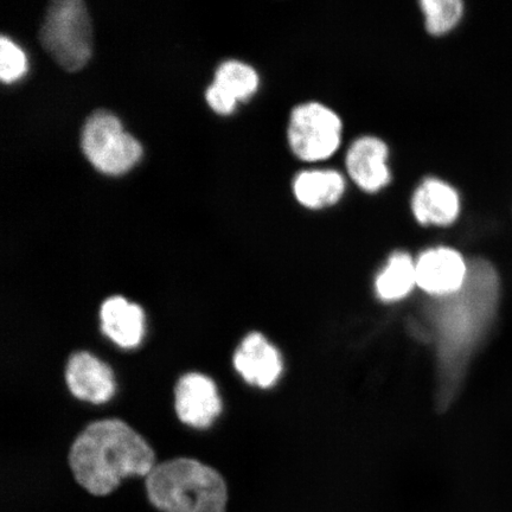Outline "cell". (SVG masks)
Listing matches in <instances>:
<instances>
[{"mask_svg": "<svg viewBox=\"0 0 512 512\" xmlns=\"http://www.w3.org/2000/svg\"><path fill=\"white\" fill-rule=\"evenodd\" d=\"M345 179L336 170H305L293 179V194L303 207L325 209L342 200Z\"/></svg>", "mask_w": 512, "mask_h": 512, "instance_id": "cell-14", "label": "cell"}, {"mask_svg": "<svg viewBox=\"0 0 512 512\" xmlns=\"http://www.w3.org/2000/svg\"><path fill=\"white\" fill-rule=\"evenodd\" d=\"M416 283V266L412 256L405 252L390 255L386 266L377 275L375 291L382 302H398L412 292Z\"/></svg>", "mask_w": 512, "mask_h": 512, "instance_id": "cell-15", "label": "cell"}, {"mask_svg": "<svg viewBox=\"0 0 512 512\" xmlns=\"http://www.w3.org/2000/svg\"><path fill=\"white\" fill-rule=\"evenodd\" d=\"M233 361L243 379L260 388L274 386L284 368L279 351L259 332L243 339Z\"/></svg>", "mask_w": 512, "mask_h": 512, "instance_id": "cell-11", "label": "cell"}, {"mask_svg": "<svg viewBox=\"0 0 512 512\" xmlns=\"http://www.w3.org/2000/svg\"><path fill=\"white\" fill-rule=\"evenodd\" d=\"M144 491L158 512H228L226 479L200 460L174 458L156 464L144 479Z\"/></svg>", "mask_w": 512, "mask_h": 512, "instance_id": "cell-3", "label": "cell"}, {"mask_svg": "<svg viewBox=\"0 0 512 512\" xmlns=\"http://www.w3.org/2000/svg\"><path fill=\"white\" fill-rule=\"evenodd\" d=\"M81 146L96 170L110 176L130 171L143 155L138 140L128 134L120 120L107 111H96L83 126Z\"/></svg>", "mask_w": 512, "mask_h": 512, "instance_id": "cell-5", "label": "cell"}, {"mask_svg": "<svg viewBox=\"0 0 512 512\" xmlns=\"http://www.w3.org/2000/svg\"><path fill=\"white\" fill-rule=\"evenodd\" d=\"M28 61L23 50L8 37L0 40V78L4 83H14L27 73Z\"/></svg>", "mask_w": 512, "mask_h": 512, "instance_id": "cell-18", "label": "cell"}, {"mask_svg": "<svg viewBox=\"0 0 512 512\" xmlns=\"http://www.w3.org/2000/svg\"><path fill=\"white\" fill-rule=\"evenodd\" d=\"M497 293L494 266L482 259L471 260L462 290L439 298L428 310L437 344V402L441 409L456 398L467 363L494 312Z\"/></svg>", "mask_w": 512, "mask_h": 512, "instance_id": "cell-1", "label": "cell"}, {"mask_svg": "<svg viewBox=\"0 0 512 512\" xmlns=\"http://www.w3.org/2000/svg\"><path fill=\"white\" fill-rule=\"evenodd\" d=\"M208 104L216 113L222 115H228L233 113L238 104V101L234 100L232 96H229L226 92L222 91L220 87L211 83L206 93Z\"/></svg>", "mask_w": 512, "mask_h": 512, "instance_id": "cell-19", "label": "cell"}, {"mask_svg": "<svg viewBox=\"0 0 512 512\" xmlns=\"http://www.w3.org/2000/svg\"><path fill=\"white\" fill-rule=\"evenodd\" d=\"M416 283L438 298L452 296L462 290L469 262L456 249L438 247L427 249L415 262Z\"/></svg>", "mask_w": 512, "mask_h": 512, "instance_id": "cell-7", "label": "cell"}, {"mask_svg": "<svg viewBox=\"0 0 512 512\" xmlns=\"http://www.w3.org/2000/svg\"><path fill=\"white\" fill-rule=\"evenodd\" d=\"M419 5L426 30L433 36L445 35L456 28L464 15V4L460 0H424Z\"/></svg>", "mask_w": 512, "mask_h": 512, "instance_id": "cell-17", "label": "cell"}, {"mask_svg": "<svg viewBox=\"0 0 512 512\" xmlns=\"http://www.w3.org/2000/svg\"><path fill=\"white\" fill-rule=\"evenodd\" d=\"M44 50L67 72H79L91 60L93 30L87 6L81 0L51 3L40 30Z\"/></svg>", "mask_w": 512, "mask_h": 512, "instance_id": "cell-4", "label": "cell"}, {"mask_svg": "<svg viewBox=\"0 0 512 512\" xmlns=\"http://www.w3.org/2000/svg\"><path fill=\"white\" fill-rule=\"evenodd\" d=\"M69 470L89 496L106 498L128 478H146L156 466L155 452L126 422H92L69 448Z\"/></svg>", "mask_w": 512, "mask_h": 512, "instance_id": "cell-2", "label": "cell"}, {"mask_svg": "<svg viewBox=\"0 0 512 512\" xmlns=\"http://www.w3.org/2000/svg\"><path fill=\"white\" fill-rule=\"evenodd\" d=\"M411 207L422 226H451L460 214V197L452 185L428 177L414 191Z\"/></svg>", "mask_w": 512, "mask_h": 512, "instance_id": "cell-12", "label": "cell"}, {"mask_svg": "<svg viewBox=\"0 0 512 512\" xmlns=\"http://www.w3.org/2000/svg\"><path fill=\"white\" fill-rule=\"evenodd\" d=\"M343 123L331 108L311 101L293 108L287 140L293 155L303 162H322L334 156L342 143Z\"/></svg>", "mask_w": 512, "mask_h": 512, "instance_id": "cell-6", "label": "cell"}, {"mask_svg": "<svg viewBox=\"0 0 512 512\" xmlns=\"http://www.w3.org/2000/svg\"><path fill=\"white\" fill-rule=\"evenodd\" d=\"M101 329L115 344L137 348L144 336V312L137 304L120 296L105 300L100 310Z\"/></svg>", "mask_w": 512, "mask_h": 512, "instance_id": "cell-13", "label": "cell"}, {"mask_svg": "<svg viewBox=\"0 0 512 512\" xmlns=\"http://www.w3.org/2000/svg\"><path fill=\"white\" fill-rule=\"evenodd\" d=\"M215 383L198 373L185 374L175 387V409L179 420L195 428H207L221 413Z\"/></svg>", "mask_w": 512, "mask_h": 512, "instance_id": "cell-8", "label": "cell"}, {"mask_svg": "<svg viewBox=\"0 0 512 512\" xmlns=\"http://www.w3.org/2000/svg\"><path fill=\"white\" fill-rule=\"evenodd\" d=\"M388 157L389 149L382 139L364 136L349 147L345 166L358 188L374 194L386 188L392 179Z\"/></svg>", "mask_w": 512, "mask_h": 512, "instance_id": "cell-9", "label": "cell"}, {"mask_svg": "<svg viewBox=\"0 0 512 512\" xmlns=\"http://www.w3.org/2000/svg\"><path fill=\"white\" fill-rule=\"evenodd\" d=\"M213 83L234 100L246 101L258 91L259 75L246 63L227 61L217 68Z\"/></svg>", "mask_w": 512, "mask_h": 512, "instance_id": "cell-16", "label": "cell"}, {"mask_svg": "<svg viewBox=\"0 0 512 512\" xmlns=\"http://www.w3.org/2000/svg\"><path fill=\"white\" fill-rule=\"evenodd\" d=\"M66 381L75 398L94 405L110 400L115 390L111 368L86 351L74 352L69 356Z\"/></svg>", "mask_w": 512, "mask_h": 512, "instance_id": "cell-10", "label": "cell"}]
</instances>
